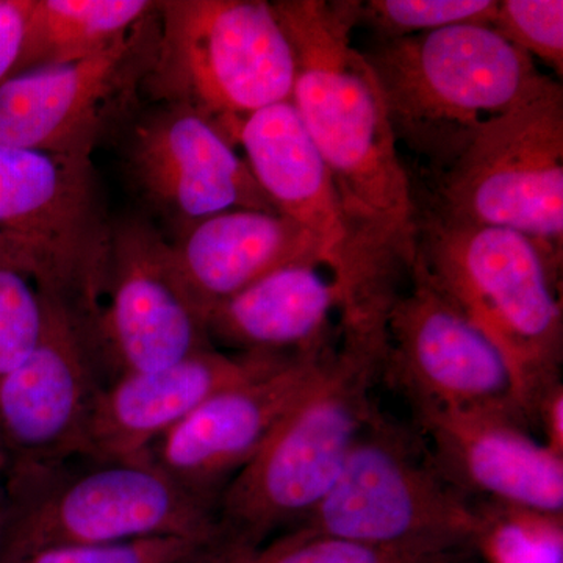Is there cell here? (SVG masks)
I'll use <instances>...</instances> for the list:
<instances>
[{
	"instance_id": "cell-1",
	"label": "cell",
	"mask_w": 563,
	"mask_h": 563,
	"mask_svg": "<svg viewBox=\"0 0 563 563\" xmlns=\"http://www.w3.org/2000/svg\"><path fill=\"white\" fill-rule=\"evenodd\" d=\"M295 54L291 103L324 162L369 273L399 291L417 250L418 217L383 96L352 44L361 2H272Z\"/></svg>"
},
{
	"instance_id": "cell-2",
	"label": "cell",
	"mask_w": 563,
	"mask_h": 563,
	"mask_svg": "<svg viewBox=\"0 0 563 563\" xmlns=\"http://www.w3.org/2000/svg\"><path fill=\"white\" fill-rule=\"evenodd\" d=\"M384 362V342L342 335L332 347L313 384L218 498L233 548L261 547L324 499L377 410L373 390Z\"/></svg>"
},
{
	"instance_id": "cell-3",
	"label": "cell",
	"mask_w": 563,
	"mask_h": 563,
	"mask_svg": "<svg viewBox=\"0 0 563 563\" xmlns=\"http://www.w3.org/2000/svg\"><path fill=\"white\" fill-rule=\"evenodd\" d=\"M415 261L501 354L529 428L562 384L561 287L533 244L507 229L429 214L418 222Z\"/></svg>"
},
{
	"instance_id": "cell-4",
	"label": "cell",
	"mask_w": 563,
	"mask_h": 563,
	"mask_svg": "<svg viewBox=\"0 0 563 563\" xmlns=\"http://www.w3.org/2000/svg\"><path fill=\"white\" fill-rule=\"evenodd\" d=\"M365 57L396 143L440 174L542 77L536 62L490 25L377 41Z\"/></svg>"
},
{
	"instance_id": "cell-5",
	"label": "cell",
	"mask_w": 563,
	"mask_h": 563,
	"mask_svg": "<svg viewBox=\"0 0 563 563\" xmlns=\"http://www.w3.org/2000/svg\"><path fill=\"white\" fill-rule=\"evenodd\" d=\"M74 462V461H73ZM7 473L0 563L74 544L190 537L228 543L218 504L147 459Z\"/></svg>"
},
{
	"instance_id": "cell-6",
	"label": "cell",
	"mask_w": 563,
	"mask_h": 563,
	"mask_svg": "<svg viewBox=\"0 0 563 563\" xmlns=\"http://www.w3.org/2000/svg\"><path fill=\"white\" fill-rule=\"evenodd\" d=\"M158 35L143 87L201 114L235 144L255 111L290 101L295 54L272 2H158Z\"/></svg>"
},
{
	"instance_id": "cell-7",
	"label": "cell",
	"mask_w": 563,
	"mask_h": 563,
	"mask_svg": "<svg viewBox=\"0 0 563 563\" xmlns=\"http://www.w3.org/2000/svg\"><path fill=\"white\" fill-rule=\"evenodd\" d=\"M439 198L440 217L523 235L562 285V81L542 74L509 110L485 124L442 174Z\"/></svg>"
},
{
	"instance_id": "cell-8",
	"label": "cell",
	"mask_w": 563,
	"mask_h": 563,
	"mask_svg": "<svg viewBox=\"0 0 563 563\" xmlns=\"http://www.w3.org/2000/svg\"><path fill=\"white\" fill-rule=\"evenodd\" d=\"M111 229L91 158L0 146V247L43 298L76 313L90 333Z\"/></svg>"
},
{
	"instance_id": "cell-9",
	"label": "cell",
	"mask_w": 563,
	"mask_h": 563,
	"mask_svg": "<svg viewBox=\"0 0 563 563\" xmlns=\"http://www.w3.org/2000/svg\"><path fill=\"white\" fill-rule=\"evenodd\" d=\"M420 431L379 410L324 499L292 529L407 548H473L477 499L444 474Z\"/></svg>"
},
{
	"instance_id": "cell-10",
	"label": "cell",
	"mask_w": 563,
	"mask_h": 563,
	"mask_svg": "<svg viewBox=\"0 0 563 563\" xmlns=\"http://www.w3.org/2000/svg\"><path fill=\"white\" fill-rule=\"evenodd\" d=\"M236 144L274 209L320 244L325 269L342 295L340 329L352 335H383L393 299L363 261L328 168L291 101L247 117L235 133Z\"/></svg>"
},
{
	"instance_id": "cell-11",
	"label": "cell",
	"mask_w": 563,
	"mask_h": 563,
	"mask_svg": "<svg viewBox=\"0 0 563 563\" xmlns=\"http://www.w3.org/2000/svg\"><path fill=\"white\" fill-rule=\"evenodd\" d=\"M157 10L92 57L0 84V146L91 158L103 136L131 117L154 58Z\"/></svg>"
},
{
	"instance_id": "cell-12",
	"label": "cell",
	"mask_w": 563,
	"mask_h": 563,
	"mask_svg": "<svg viewBox=\"0 0 563 563\" xmlns=\"http://www.w3.org/2000/svg\"><path fill=\"white\" fill-rule=\"evenodd\" d=\"M407 276L385 321L384 376L413 410H481L528 424L501 354L415 258Z\"/></svg>"
},
{
	"instance_id": "cell-13",
	"label": "cell",
	"mask_w": 563,
	"mask_h": 563,
	"mask_svg": "<svg viewBox=\"0 0 563 563\" xmlns=\"http://www.w3.org/2000/svg\"><path fill=\"white\" fill-rule=\"evenodd\" d=\"M91 340L109 380L213 347L206 314L177 273L172 244L143 218L113 222Z\"/></svg>"
},
{
	"instance_id": "cell-14",
	"label": "cell",
	"mask_w": 563,
	"mask_h": 563,
	"mask_svg": "<svg viewBox=\"0 0 563 563\" xmlns=\"http://www.w3.org/2000/svg\"><path fill=\"white\" fill-rule=\"evenodd\" d=\"M46 317L31 354L0 379V446L7 473L88 459L92 415L109 383L90 329L44 298Z\"/></svg>"
},
{
	"instance_id": "cell-15",
	"label": "cell",
	"mask_w": 563,
	"mask_h": 563,
	"mask_svg": "<svg viewBox=\"0 0 563 563\" xmlns=\"http://www.w3.org/2000/svg\"><path fill=\"white\" fill-rule=\"evenodd\" d=\"M124 162L144 201L179 232L224 211L279 213L235 144L187 107L161 103L131 121Z\"/></svg>"
},
{
	"instance_id": "cell-16",
	"label": "cell",
	"mask_w": 563,
	"mask_h": 563,
	"mask_svg": "<svg viewBox=\"0 0 563 563\" xmlns=\"http://www.w3.org/2000/svg\"><path fill=\"white\" fill-rule=\"evenodd\" d=\"M333 346L211 396L152 448L147 461L181 487L218 504L225 485L258 454L317 379Z\"/></svg>"
},
{
	"instance_id": "cell-17",
	"label": "cell",
	"mask_w": 563,
	"mask_h": 563,
	"mask_svg": "<svg viewBox=\"0 0 563 563\" xmlns=\"http://www.w3.org/2000/svg\"><path fill=\"white\" fill-rule=\"evenodd\" d=\"M290 361L269 355L224 354L209 347L162 368L121 374L99 393L88 461H143L166 433L211 396Z\"/></svg>"
},
{
	"instance_id": "cell-18",
	"label": "cell",
	"mask_w": 563,
	"mask_h": 563,
	"mask_svg": "<svg viewBox=\"0 0 563 563\" xmlns=\"http://www.w3.org/2000/svg\"><path fill=\"white\" fill-rule=\"evenodd\" d=\"M440 468L474 499L563 514V457L529 435L512 415L413 410Z\"/></svg>"
},
{
	"instance_id": "cell-19",
	"label": "cell",
	"mask_w": 563,
	"mask_h": 563,
	"mask_svg": "<svg viewBox=\"0 0 563 563\" xmlns=\"http://www.w3.org/2000/svg\"><path fill=\"white\" fill-rule=\"evenodd\" d=\"M185 288L203 314L285 266H324L320 244L280 213L231 210L184 229L169 242Z\"/></svg>"
},
{
	"instance_id": "cell-20",
	"label": "cell",
	"mask_w": 563,
	"mask_h": 563,
	"mask_svg": "<svg viewBox=\"0 0 563 563\" xmlns=\"http://www.w3.org/2000/svg\"><path fill=\"white\" fill-rule=\"evenodd\" d=\"M342 295L320 265L285 266L225 299L207 313L211 344L236 354L295 358L324 350Z\"/></svg>"
},
{
	"instance_id": "cell-21",
	"label": "cell",
	"mask_w": 563,
	"mask_h": 563,
	"mask_svg": "<svg viewBox=\"0 0 563 563\" xmlns=\"http://www.w3.org/2000/svg\"><path fill=\"white\" fill-rule=\"evenodd\" d=\"M157 7L150 0H29L20 57L9 79L92 57L152 16Z\"/></svg>"
},
{
	"instance_id": "cell-22",
	"label": "cell",
	"mask_w": 563,
	"mask_h": 563,
	"mask_svg": "<svg viewBox=\"0 0 563 563\" xmlns=\"http://www.w3.org/2000/svg\"><path fill=\"white\" fill-rule=\"evenodd\" d=\"M209 563H483L474 548L384 547L290 529L255 548H229Z\"/></svg>"
},
{
	"instance_id": "cell-23",
	"label": "cell",
	"mask_w": 563,
	"mask_h": 563,
	"mask_svg": "<svg viewBox=\"0 0 563 563\" xmlns=\"http://www.w3.org/2000/svg\"><path fill=\"white\" fill-rule=\"evenodd\" d=\"M473 548L483 563H563V514L477 499Z\"/></svg>"
},
{
	"instance_id": "cell-24",
	"label": "cell",
	"mask_w": 563,
	"mask_h": 563,
	"mask_svg": "<svg viewBox=\"0 0 563 563\" xmlns=\"http://www.w3.org/2000/svg\"><path fill=\"white\" fill-rule=\"evenodd\" d=\"M498 0H369L361 2L358 22L377 41L406 38L455 27L490 25Z\"/></svg>"
},
{
	"instance_id": "cell-25",
	"label": "cell",
	"mask_w": 563,
	"mask_h": 563,
	"mask_svg": "<svg viewBox=\"0 0 563 563\" xmlns=\"http://www.w3.org/2000/svg\"><path fill=\"white\" fill-rule=\"evenodd\" d=\"M228 543L190 537L46 548L2 563H207Z\"/></svg>"
},
{
	"instance_id": "cell-26",
	"label": "cell",
	"mask_w": 563,
	"mask_h": 563,
	"mask_svg": "<svg viewBox=\"0 0 563 563\" xmlns=\"http://www.w3.org/2000/svg\"><path fill=\"white\" fill-rule=\"evenodd\" d=\"M46 306L35 282L0 247V379L40 342Z\"/></svg>"
},
{
	"instance_id": "cell-27",
	"label": "cell",
	"mask_w": 563,
	"mask_h": 563,
	"mask_svg": "<svg viewBox=\"0 0 563 563\" xmlns=\"http://www.w3.org/2000/svg\"><path fill=\"white\" fill-rule=\"evenodd\" d=\"M504 40L563 74L562 0H501L490 24Z\"/></svg>"
},
{
	"instance_id": "cell-28",
	"label": "cell",
	"mask_w": 563,
	"mask_h": 563,
	"mask_svg": "<svg viewBox=\"0 0 563 563\" xmlns=\"http://www.w3.org/2000/svg\"><path fill=\"white\" fill-rule=\"evenodd\" d=\"M29 0H0V84L9 79L20 57Z\"/></svg>"
},
{
	"instance_id": "cell-29",
	"label": "cell",
	"mask_w": 563,
	"mask_h": 563,
	"mask_svg": "<svg viewBox=\"0 0 563 563\" xmlns=\"http://www.w3.org/2000/svg\"><path fill=\"white\" fill-rule=\"evenodd\" d=\"M536 428L542 429L544 446L563 457V384L544 395L537 409Z\"/></svg>"
},
{
	"instance_id": "cell-30",
	"label": "cell",
	"mask_w": 563,
	"mask_h": 563,
	"mask_svg": "<svg viewBox=\"0 0 563 563\" xmlns=\"http://www.w3.org/2000/svg\"><path fill=\"white\" fill-rule=\"evenodd\" d=\"M7 507V461L0 446V539H2L3 520Z\"/></svg>"
}]
</instances>
